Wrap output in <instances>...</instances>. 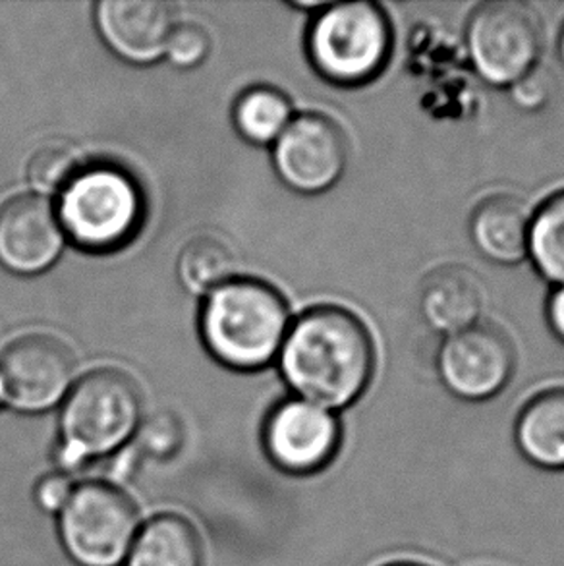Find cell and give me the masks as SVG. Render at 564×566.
Segmentation results:
<instances>
[{
  "label": "cell",
  "instance_id": "1",
  "mask_svg": "<svg viewBox=\"0 0 564 566\" xmlns=\"http://www.w3.org/2000/svg\"><path fill=\"white\" fill-rule=\"evenodd\" d=\"M279 364L297 398L333 412L356 402L374 379V337L344 307H313L290 325Z\"/></svg>",
  "mask_w": 564,
  "mask_h": 566
},
{
  "label": "cell",
  "instance_id": "2",
  "mask_svg": "<svg viewBox=\"0 0 564 566\" xmlns=\"http://www.w3.org/2000/svg\"><path fill=\"white\" fill-rule=\"evenodd\" d=\"M199 329L215 360L242 371L260 369L279 358L290 329L289 307L269 284L230 279L207 294Z\"/></svg>",
  "mask_w": 564,
  "mask_h": 566
},
{
  "label": "cell",
  "instance_id": "3",
  "mask_svg": "<svg viewBox=\"0 0 564 566\" xmlns=\"http://www.w3.org/2000/svg\"><path fill=\"white\" fill-rule=\"evenodd\" d=\"M56 214L66 240L87 252L128 244L144 222L145 198L128 170L108 163L82 167L59 193Z\"/></svg>",
  "mask_w": 564,
  "mask_h": 566
},
{
  "label": "cell",
  "instance_id": "4",
  "mask_svg": "<svg viewBox=\"0 0 564 566\" xmlns=\"http://www.w3.org/2000/svg\"><path fill=\"white\" fill-rule=\"evenodd\" d=\"M139 423L142 395L130 377L116 369L82 377L62 402V464L77 467L123 449Z\"/></svg>",
  "mask_w": 564,
  "mask_h": 566
},
{
  "label": "cell",
  "instance_id": "5",
  "mask_svg": "<svg viewBox=\"0 0 564 566\" xmlns=\"http://www.w3.org/2000/svg\"><path fill=\"white\" fill-rule=\"evenodd\" d=\"M393 49V28L377 2H327L307 31L313 69L344 87L369 84L379 76Z\"/></svg>",
  "mask_w": 564,
  "mask_h": 566
},
{
  "label": "cell",
  "instance_id": "6",
  "mask_svg": "<svg viewBox=\"0 0 564 566\" xmlns=\"http://www.w3.org/2000/svg\"><path fill=\"white\" fill-rule=\"evenodd\" d=\"M138 532L136 505L113 483L74 485L59 513L62 547L77 566H123Z\"/></svg>",
  "mask_w": 564,
  "mask_h": 566
},
{
  "label": "cell",
  "instance_id": "7",
  "mask_svg": "<svg viewBox=\"0 0 564 566\" xmlns=\"http://www.w3.org/2000/svg\"><path fill=\"white\" fill-rule=\"evenodd\" d=\"M464 41L468 59L481 80L495 87H511L540 62L542 22L524 2H485L466 23Z\"/></svg>",
  "mask_w": 564,
  "mask_h": 566
},
{
  "label": "cell",
  "instance_id": "8",
  "mask_svg": "<svg viewBox=\"0 0 564 566\" xmlns=\"http://www.w3.org/2000/svg\"><path fill=\"white\" fill-rule=\"evenodd\" d=\"M516 353L511 338L495 325L478 323L445 337L437 353L442 385L462 400L480 402L495 397L511 381Z\"/></svg>",
  "mask_w": 564,
  "mask_h": 566
},
{
  "label": "cell",
  "instance_id": "9",
  "mask_svg": "<svg viewBox=\"0 0 564 566\" xmlns=\"http://www.w3.org/2000/svg\"><path fill=\"white\" fill-rule=\"evenodd\" d=\"M273 163L290 190L323 193L343 178L348 165V142L343 128L328 116H294L275 142Z\"/></svg>",
  "mask_w": 564,
  "mask_h": 566
},
{
  "label": "cell",
  "instance_id": "10",
  "mask_svg": "<svg viewBox=\"0 0 564 566\" xmlns=\"http://www.w3.org/2000/svg\"><path fill=\"white\" fill-rule=\"evenodd\" d=\"M72 379V354L54 338H20L0 354V400L18 412H46L61 405Z\"/></svg>",
  "mask_w": 564,
  "mask_h": 566
},
{
  "label": "cell",
  "instance_id": "11",
  "mask_svg": "<svg viewBox=\"0 0 564 566\" xmlns=\"http://www.w3.org/2000/svg\"><path fill=\"white\" fill-rule=\"evenodd\" d=\"M341 443L335 413L302 398H290L271 412L263 444L269 459L286 474H313L327 467Z\"/></svg>",
  "mask_w": 564,
  "mask_h": 566
},
{
  "label": "cell",
  "instance_id": "12",
  "mask_svg": "<svg viewBox=\"0 0 564 566\" xmlns=\"http://www.w3.org/2000/svg\"><path fill=\"white\" fill-rule=\"evenodd\" d=\"M66 245L56 207L41 196H20L0 207V265L15 275H39Z\"/></svg>",
  "mask_w": 564,
  "mask_h": 566
},
{
  "label": "cell",
  "instance_id": "13",
  "mask_svg": "<svg viewBox=\"0 0 564 566\" xmlns=\"http://www.w3.org/2000/svg\"><path fill=\"white\" fill-rule=\"evenodd\" d=\"M95 25L113 53L130 64H155L165 56L175 28V8L160 0H101Z\"/></svg>",
  "mask_w": 564,
  "mask_h": 566
},
{
  "label": "cell",
  "instance_id": "14",
  "mask_svg": "<svg viewBox=\"0 0 564 566\" xmlns=\"http://www.w3.org/2000/svg\"><path fill=\"white\" fill-rule=\"evenodd\" d=\"M485 307V286L464 265H442L421 283L420 310L429 327L445 337L478 325Z\"/></svg>",
  "mask_w": 564,
  "mask_h": 566
},
{
  "label": "cell",
  "instance_id": "15",
  "mask_svg": "<svg viewBox=\"0 0 564 566\" xmlns=\"http://www.w3.org/2000/svg\"><path fill=\"white\" fill-rule=\"evenodd\" d=\"M532 211L519 198L493 196L481 201L470 217L476 250L501 265H516L528 258Z\"/></svg>",
  "mask_w": 564,
  "mask_h": 566
},
{
  "label": "cell",
  "instance_id": "16",
  "mask_svg": "<svg viewBox=\"0 0 564 566\" xmlns=\"http://www.w3.org/2000/svg\"><path fill=\"white\" fill-rule=\"evenodd\" d=\"M516 443L537 467L564 468V387L543 390L522 408Z\"/></svg>",
  "mask_w": 564,
  "mask_h": 566
},
{
  "label": "cell",
  "instance_id": "17",
  "mask_svg": "<svg viewBox=\"0 0 564 566\" xmlns=\"http://www.w3.org/2000/svg\"><path fill=\"white\" fill-rule=\"evenodd\" d=\"M124 566H201L198 532L182 516L159 514L139 526Z\"/></svg>",
  "mask_w": 564,
  "mask_h": 566
},
{
  "label": "cell",
  "instance_id": "18",
  "mask_svg": "<svg viewBox=\"0 0 564 566\" xmlns=\"http://www.w3.org/2000/svg\"><path fill=\"white\" fill-rule=\"evenodd\" d=\"M292 118L289 97L269 85L246 90L234 105L237 130L246 142L255 146L275 144Z\"/></svg>",
  "mask_w": 564,
  "mask_h": 566
},
{
  "label": "cell",
  "instance_id": "19",
  "mask_svg": "<svg viewBox=\"0 0 564 566\" xmlns=\"http://www.w3.org/2000/svg\"><path fill=\"white\" fill-rule=\"evenodd\" d=\"M528 260L543 279L564 284V190L555 191L532 213Z\"/></svg>",
  "mask_w": 564,
  "mask_h": 566
},
{
  "label": "cell",
  "instance_id": "20",
  "mask_svg": "<svg viewBox=\"0 0 564 566\" xmlns=\"http://www.w3.org/2000/svg\"><path fill=\"white\" fill-rule=\"evenodd\" d=\"M234 255L217 238L199 237L184 248L178 258V279L191 294H209L229 283Z\"/></svg>",
  "mask_w": 564,
  "mask_h": 566
},
{
  "label": "cell",
  "instance_id": "21",
  "mask_svg": "<svg viewBox=\"0 0 564 566\" xmlns=\"http://www.w3.org/2000/svg\"><path fill=\"white\" fill-rule=\"evenodd\" d=\"M80 169L82 167L77 163V155L70 147L51 144L41 147L38 154L31 157L28 180L31 188L38 191V196L46 198L61 193Z\"/></svg>",
  "mask_w": 564,
  "mask_h": 566
},
{
  "label": "cell",
  "instance_id": "22",
  "mask_svg": "<svg viewBox=\"0 0 564 566\" xmlns=\"http://www.w3.org/2000/svg\"><path fill=\"white\" fill-rule=\"evenodd\" d=\"M211 51L207 31L198 23H175L168 35L165 56L176 69L190 70L206 61Z\"/></svg>",
  "mask_w": 564,
  "mask_h": 566
},
{
  "label": "cell",
  "instance_id": "23",
  "mask_svg": "<svg viewBox=\"0 0 564 566\" xmlns=\"http://www.w3.org/2000/svg\"><path fill=\"white\" fill-rule=\"evenodd\" d=\"M139 449L155 459H170L182 444V426L173 413H157L139 423Z\"/></svg>",
  "mask_w": 564,
  "mask_h": 566
},
{
  "label": "cell",
  "instance_id": "24",
  "mask_svg": "<svg viewBox=\"0 0 564 566\" xmlns=\"http://www.w3.org/2000/svg\"><path fill=\"white\" fill-rule=\"evenodd\" d=\"M511 99L522 111H540L550 103L553 95V76L540 64L530 70L526 76L520 77L516 84H512Z\"/></svg>",
  "mask_w": 564,
  "mask_h": 566
},
{
  "label": "cell",
  "instance_id": "25",
  "mask_svg": "<svg viewBox=\"0 0 564 566\" xmlns=\"http://www.w3.org/2000/svg\"><path fill=\"white\" fill-rule=\"evenodd\" d=\"M72 491L74 485L70 482V475L64 472H54L39 480L35 488V503L45 513L59 514L69 503Z\"/></svg>",
  "mask_w": 564,
  "mask_h": 566
},
{
  "label": "cell",
  "instance_id": "26",
  "mask_svg": "<svg viewBox=\"0 0 564 566\" xmlns=\"http://www.w3.org/2000/svg\"><path fill=\"white\" fill-rule=\"evenodd\" d=\"M547 322L551 331L564 343V284L551 292L547 298Z\"/></svg>",
  "mask_w": 564,
  "mask_h": 566
},
{
  "label": "cell",
  "instance_id": "27",
  "mask_svg": "<svg viewBox=\"0 0 564 566\" xmlns=\"http://www.w3.org/2000/svg\"><path fill=\"white\" fill-rule=\"evenodd\" d=\"M558 56H561V61L564 64V23L563 28H561V35H558Z\"/></svg>",
  "mask_w": 564,
  "mask_h": 566
},
{
  "label": "cell",
  "instance_id": "28",
  "mask_svg": "<svg viewBox=\"0 0 564 566\" xmlns=\"http://www.w3.org/2000/svg\"><path fill=\"white\" fill-rule=\"evenodd\" d=\"M389 566H427V565H420V563H395V565Z\"/></svg>",
  "mask_w": 564,
  "mask_h": 566
}]
</instances>
